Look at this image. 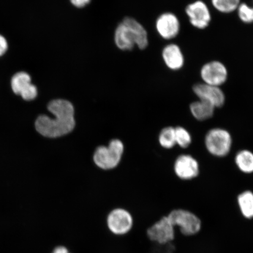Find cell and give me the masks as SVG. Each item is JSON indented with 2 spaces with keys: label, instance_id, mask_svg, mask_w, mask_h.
<instances>
[{
  "label": "cell",
  "instance_id": "6da1fadb",
  "mask_svg": "<svg viewBox=\"0 0 253 253\" xmlns=\"http://www.w3.org/2000/svg\"><path fill=\"white\" fill-rule=\"evenodd\" d=\"M47 109L54 118L45 115L38 117L34 123L38 133L44 137L55 138L68 134L74 129L75 110L70 102L64 99L52 100L47 104Z\"/></svg>",
  "mask_w": 253,
  "mask_h": 253
},
{
  "label": "cell",
  "instance_id": "7a4b0ae2",
  "mask_svg": "<svg viewBox=\"0 0 253 253\" xmlns=\"http://www.w3.org/2000/svg\"><path fill=\"white\" fill-rule=\"evenodd\" d=\"M115 41L116 46L123 50H131L135 45L144 49L148 43L147 33L144 27L129 17L124 19L116 28Z\"/></svg>",
  "mask_w": 253,
  "mask_h": 253
},
{
  "label": "cell",
  "instance_id": "3957f363",
  "mask_svg": "<svg viewBox=\"0 0 253 253\" xmlns=\"http://www.w3.org/2000/svg\"><path fill=\"white\" fill-rule=\"evenodd\" d=\"M33 77L25 71L16 72L9 80V87L15 96L25 102H31L39 96V88L33 84Z\"/></svg>",
  "mask_w": 253,
  "mask_h": 253
},
{
  "label": "cell",
  "instance_id": "277c9868",
  "mask_svg": "<svg viewBox=\"0 0 253 253\" xmlns=\"http://www.w3.org/2000/svg\"><path fill=\"white\" fill-rule=\"evenodd\" d=\"M205 144L209 153L212 156L224 157L229 154L232 148V136L226 129L212 128L206 134Z\"/></svg>",
  "mask_w": 253,
  "mask_h": 253
},
{
  "label": "cell",
  "instance_id": "5b68a950",
  "mask_svg": "<svg viewBox=\"0 0 253 253\" xmlns=\"http://www.w3.org/2000/svg\"><path fill=\"white\" fill-rule=\"evenodd\" d=\"M108 232L114 236L125 237L133 229V217L129 211L123 208H116L107 215L106 220Z\"/></svg>",
  "mask_w": 253,
  "mask_h": 253
},
{
  "label": "cell",
  "instance_id": "8992f818",
  "mask_svg": "<svg viewBox=\"0 0 253 253\" xmlns=\"http://www.w3.org/2000/svg\"><path fill=\"white\" fill-rule=\"evenodd\" d=\"M124 151V145L121 141L113 140L108 147L100 146L94 152V162L97 167L103 169H115L118 166Z\"/></svg>",
  "mask_w": 253,
  "mask_h": 253
},
{
  "label": "cell",
  "instance_id": "52a82bcc",
  "mask_svg": "<svg viewBox=\"0 0 253 253\" xmlns=\"http://www.w3.org/2000/svg\"><path fill=\"white\" fill-rule=\"evenodd\" d=\"M167 216L174 227H179L183 235H195L201 229V219L191 211L178 209L170 211Z\"/></svg>",
  "mask_w": 253,
  "mask_h": 253
},
{
  "label": "cell",
  "instance_id": "ba28073f",
  "mask_svg": "<svg viewBox=\"0 0 253 253\" xmlns=\"http://www.w3.org/2000/svg\"><path fill=\"white\" fill-rule=\"evenodd\" d=\"M175 227L168 216H164L146 230L147 238L156 244H169L175 239Z\"/></svg>",
  "mask_w": 253,
  "mask_h": 253
},
{
  "label": "cell",
  "instance_id": "9c48e42d",
  "mask_svg": "<svg viewBox=\"0 0 253 253\" xmlns=\"http://www.w3.org/2000/svg\"><path fill=\"white\" fill-rule=\"evenodd\" d=\"M201 74L205 84L217 87L225 83L227 78L225 66L218 61L205 64L201 69Z\"/></svg>",
  "mask_w": 253,
  "mask_h": 253
},
{
  "label": "cell",
  "instance_id": "30bf717a",
  "mask_svg": "<svg viewBox=\"0 0 253 253\" xmlns=\"http://www.w3.org/2000/svg\"><path fill=\"white\" fill-rule=\"evenodd\" d=\"M174 171L180 179H192L199 175V164L197 160L190 155L182 154L175 161Z\"/></svg>",
  "mask_w": 253,
  "mask_h": 253
},
{
  "label": "cell",
  "instance_id": "8fae6325",
  "mask_svg": "<svg viewBox=\"0 0 253 253\" xmlns=\"http://www.w3.org/2000/svg\"><path fill=\"white\" fill-rule=\"evenodd\" d=\"M199 100L205 101L215 107H221L225 102V96L219 87L206 84H195L193 87Z\"/></svg>",
  "mask_w": 253,
  "mask_h": 253
},
{
  "label": "cell",
  "instance_id": "7c38bea8",
  "mask_svg": "<svg viewBox=\"0 0 253 253\" xmlns=\"http://www.w3.org/2000/svg\"><path fill=\"white\" fill-rule=\"evenodd\" d=\"M186 12L190 23L199 29H204L210 23V12L203 1H198L189 4L186 8Z\"/></svg>",
  "mask_w": 253,
  "mask_h": 253
},
{
  "label": "cell",
  "instance_id": "4fadbf2b",
  "mask_svg": "<svg viewBox=\"0 0 253 253\" xmlns=\"http://www.w3.org/2000/svg\"><path fill=\"white\" fill-rule=\"evenodd\" d=\"M158 33L164 39H172L178 34L180 24L178 18L172 13H165L158 18L156 23Z\"/></svg>",
  "mask_w": 253,
  "mask_h": 253
},
{
  "label": "cell",
  "instance_id": "5bb4252c",
  "mask_svg": "<svg viewBox=\"0 0 253 253\" xmlns=\"http://www.w3.org/2000/svg\"><path fill=\"white\" fill-rule=\"evenodd\" d=\"M163 57L166 65L172 70H178L184 63L181 50L175 44H170L164 49Z\"/></svg>",
  "mask_w": 253,
  "mask_h": 253
},
{
  "label": "cell",
  "instance_id": "9a60e30c",
  "mask_svg": "<svg viewBox=\"0 0 253 253\" xmlns=\"http://www.w3.org/2000/svg\"><path fill=\"white\" fill-rule=\"evenodd\" d=\"M215 107L205 101L199 100L190 105V110L195 119L199 121H205L212 118Z\"/></svg>",
  "mask_w": 253,
  "mask_h": 253
},
{
  "label": "cell",
  "instance_id": "2e32d148",
  "mask_svg": "<svg viewBox=\"0 0 253 253\" xmlns=\"http://www.w3.org/2000/svg\"><path fill=\"white\" fill-rule=\"evenodd\" d=\"M240 211L246 219L253 218V192L251 191L243 192L237 197Z\"/></svg>",
  "mask_w": 253,
  "mask_h": 253
},
{
  "label": "cell",
  "instance_id": "e0dca14e",
  "mask_svg": "<svg viewBox=\"0 0 253 253\" xmlns=\"http://www.w3.org/2000/svg\"><path fill=\"white\" fill-rule=\"evenodd\" d=\"M235 163L238 169L245 173H253V153L248 150L239 152L235 157Z\"/></svg>",
  "mask_w": 253,
  "mask_h": 253
},
{
  "label": "cell",
  "instance_id": "ac0fdd59",
  "mask_svg": "<svg viewBox=\"0 0 253 253\" xmlns=\"http://www.w3.org/2000/svg\"><path fill=\"white\" fill-rule=\"evenodd\" d=\"M159 142L161 147L166 149H170L175 146V131L172 126H167L160 132Z\"/></svg>",
  "mask_w": 253,
  "mask_h": 253
},
{
  "label": "cell",
  "instance_id": "d6986e66",
  "mask_svg": "<svg viewBox=\"0 0 253 253\" xmlns=\"http://www.w3.org/2000/svg\"><path fill=\"white\" fill-rule=\"evenodd\" d=\"M214 7L223 13H229L239 7L240 0H211Z\"/></svg>",
  "mask_w": 253,
  "mask_h": 253
},
{
  "label": "cell",
  "instance_id": "ffe728a7",
  "mask_svg": "<svg viewBox=\"0 0 253 253\" xmlns=\"http://www.w3.org/2000/svg\"><path fill=\"white\" fill-rule=\"evenodd\" d=\"M176 144L182 148H188L192 142V137L187 129L182 126L175 128Z\"/></svg>",
  "mask_w": 253,
  "mask_h": 253
},
{
  "label": "cell",
  "instance_id": "44dd1931",
  "mask_svg": "<svg viewBox=\"0 0 253 253\" xmlns=\"http://www.w3.org/2000/svg\"><path fill=\"white\" fill-rule=\"evenodd\" d=\"M238 12L239 18L243 22L245 23H253V8L246 4H242L239 6Z\"/></svg>",
  "mask_w": 253,
  "mask_h": 253
},
{
  "label": "cell",
  "instance_id": "7402d4cb",
  "mask_svg": "<svg viewBox=\"0 0 253 253\" xmlns=\"http://www.w3.org/2000/svg\"><path fill=\"white\" fill-rule=\"evenodd\" d=\"M9 49L8 40L1 34H0V58H2L7 53Z\"/></svg>",
  "mask_w": 253,
  "mask_h": 253
},
{
  "label": "cell",
  "instance_id": "603a6c76",
  "mask_svg": "<svg viewBox=\"0 0 253 253\" xmlns=\"http://www.w3.org/2000/svg\"><path fill=\"white\" fill-rule=\"evenodd\" d=\"M51 253H74L70 251L67 246L63 245L56 246Z\"/></svg>",
  "mask_w": 253,
  "mask_h": 253
},
{
  "label": "cell",
  "instance_id": "cb8c5ba5",
  "mask_svg": "<svg viewBox=\"0 0 253 253\" xmlns=\"http://www.w3.org/2000/svg\"><path fill=\"white\" fill-rule=\"evenodd\" d=\"M91 0H71L73 5L77 8H83L89 4Z\"/></svg>",
  "mask_w": 253,
  "mask_h": 253
}]
</instances>
